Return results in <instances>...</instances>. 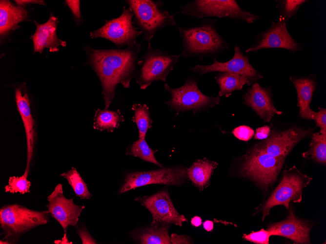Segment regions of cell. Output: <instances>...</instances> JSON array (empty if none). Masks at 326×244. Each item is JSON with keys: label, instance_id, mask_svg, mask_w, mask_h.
Instances as JSON below:
<instances>
[{"label": "cell", "instance_id": "cell-42", "mask_svg": "<svg viewBox=\"0 0 326 244\" xmlns=\"http://www.w3.org/2000/svg\"><path fill=\"white\" fill-rule=\"evenodd\" d=\"M191 223L192 225L198 227L202 224V220L200 217L195 216L191 219Z\"/></svg>", "mask_w": 326, "mask_h": 244}, {"label": "cell", "instance_id": "cell-18", "mask_svg": "<svg viewBox=\"0 0 326 244\" xmlns=\"http://www.w3.org/2000/svg\"><path fill=\"white\" fill-rule=\"evenodd\" d=\"M311 227L304 221L297 217L290 209L284 220L270 224L267 230L271 236H281L288 238L296 244H310Z\"/></svg>", "mask_w": 326, "mask_h": 244}, {"label": "cell", "instance_id": "cell-3", "mask_svg": "<svg viewBox=\"0 0 326 244\" xmlns=\"http://www.w3.org/2000/svg\"><path fill=\"white\" fill-rule=\"evenodd\" d=\"M48 210L36 211L18 204L5 205L0 209V225L4 237L0 244H15L24 234L49 222Z\"/></svg>", "mask_w": 326, "mask_h": 244}, {"label": "cell", "instance_id": "cell-39", "mask_svg": "<svg viewBox=\"0 0 326 244\" xmlns=\"http://www.w3.org/2000/svg\"><path fill=\"white\" fill-rule=\"evenodd\" d=\"M170 242L171 244H191L190 239L184 235H178L173 233L170 237Z\"/></svg>", "mask_w": 326, "mask_h": 244}, {"label": "cell", "instance_id": "cell-26", "mask_svg": "<svg viewBox=\"0 0 326 244\" xmlns=\"http://www.w3.org/2000/svg\"><path fill=\"white\" fill-rule=\"evenodd\" d=\"M124 121L119 110L110 111L98 109L94 116V129L100 131H112Z\"/></svg>", "mask_w": 326, "mask_h": 244}, {"label": "cell", "instance_id": "cell-43", "mask_svg": "<svg viewBox=\"0 0 326 244\" xmlns=\"http://www.w3.org/2000/svg\"><path fill=\"white\" fill-rule=\"evenodd\" d=\"M55 243L57 242L56 244H72V242H69L66 236V233L65 232L64 237L62 238L61 241H57L56 242H55Z\"/></svg>", "mask_w": 326, "mask_h": 244}, {"label": "cell", "instance_id": "cell-1", "mask_svg": "<svg viewBox=\"0 0 326 244\" xmlns=\"http://www.w3.org/2000/svg\"><path fill=\"white\" fill-rule=\"evenodd\" d=\"M142 41L124 49H96L84 47L88 63L98 75L102 86L105 109H108L117 85L128 88L137 72Z\"/></svg>", "mask_w": 326, "mask_h": 244}, {"label": "cell", "instance_id": "cell-33", "mask_svg": "<svg viewBox=\"0 0 326 244\" xmlns=\"http://www.w3.org/2000/svg\"><path fill=\"white\" fill-rule=\"evenodd\" d=\"M270 236L267 229L263 228L257 231H252L248 234H244L243 238L257 244H268Z\"/></svg>", "mask_w": 326, "mask_h": 244}, {"label": "cell", "instance_id": "cell-35", "mask_svg": "<svg viewBox=\"0 0 326 244\" xmlns=\"http://www.w3.org/2000/svg\"><path fill=\"white\" fill-rule=\"evenodd\" d=\"M316 126L320 128V132L326 134V109L318 107V111L316 112L314 118Z\"/></svg>", "mask_w": 326, "mask_h": 244}, {"label": "cell", "instance_id": "cell-8", "mask_svg": "<svg viewBox=\"0 0 326 244\" xmlns=\"http://www.w3.org/2000/svg\"><path fill=\"white\" fill-rule=\"evenodd\" d=\"M164 88L169 93L170 98L164 103L177 113L192 111L195 113L206 111L220 103L221 97L204 94L199 89L197 81L191 77L180 87L173 88L165 83Z\"/></svg>", "mask_w": 326, "mask_h": 244}, {"label": "cell", "instance_id": "cell-4", "mask_svg": "<svg viewBox=\"0 0 326 244\" xmlns=\"http://www.w3.org/2000/svg\"><path fill=\"white\" fill-rule=\"evenodd\" d=\"M133 13V22L143 40L150 42L154 35L166 26H176L173 15L163 8L164 3L154 0H126Z\"/></svg>", "mask_w": 326, "mask_h": 244}, {"label": "cell", "instance_id": "cell-34", "mask_svg": "<svg viewBox=\"0 0 326 244\" xmlns=\"http://www.w3.org/2000/svg\"><path fill=\"white\" fill-rule=\"evenodd\" d=\"M232 133L238 139L247 141L251 139L254 134V131L246 125H242L235 128Z\"/></svg>", "mask_w": 326, "mask_h": 244}, {"label": "cell", "instance_id": "cell-5", "mask_svg": "<svg viewBox=\"0 0 326 244\" xmlns=\"http://www.w3.org/2000/svg\"><path fill=\"white\" fill-rule=\"evenodd\" d=\"M244 158L239 174L251 178L267 189L276 180L285 157L272 156L254 146Z\"/></svg>", "mask_w": 326, "mask_h": 244}, {"label": "cell", "instance_id": "cell-32", "mask_svg": "<svg viewBox=\"0 0 326 244\" xmlns=\"http://www.w3.org/2000/svg\"><path fill=\"white\" fill-rule=\"evenodd\" d=\"M24 174L20 176L9 178L8 184L5 187V192L11 193H20L23 194L30 192L31 182Z\"/></svg>", "mask_w": 326, "mask_h": 244}, {"label": "cell", "instance_id": "cell-11", "mask_svg": "<svg viewBox=\"0 0 326 244\" xmlns=\"http://www.w3.org/2000/svg\"><path fill=\"white\" fill-rule=\"evenodd\" d=\"M186 175L187 169L182 167L133 172L126 176L120 192L150 184L179 185L183 182Z\"/></svg>", "mask_w": 326, "mask_h": 244}, {"label": "cell", "instance_id": "cell-22", "mask_svg": "<svg viewBox=\"0 0 326 244\" xmlns=\"http://www.w3.org/2000/svg\"><path fill=\"white\" fill-rule=\"evenodd\" d=\"M28 13L23 6L14 5L9 0L0 1V34H6L19 23L26 20Z\"/></svg>", "mask_w": 326, "mask_h": 244}, {"label": "cell", "instance_id": "cell-40", "mask_svg": "<svg viewBox=\"0 0 326 244\" xmlns=\"http://www.w3.org/2000/svg\"><path fill=\"white\" fill-rule=\"evenodd\" d=\"M15 1L17 3V5L21 6H23L24 5H25L26 4H29V3H37L42 5L45 4L43 0H15Z\"/></svg>", "mask_w": 326, "mask_h": 244}, {"label": "cell", "instance_id": "cell-29", "mask_svg": "<svg viewBox=\"0 0 326 244\" xmlns=\"http://www.w3.org/2000/svg\"><path fill=\"white\" fill-rule=\"evenodd\" d=\"M61 175L66 179L76 195L80 198L89 199L92 196L88 189L87 184L76 168L72 167L71 169Z\"/></svg>", "mask_w": 326, "mask_h": 244}, {"label": "cell", "instance_id": "cell-20", "mask_svg": "<svg viewBox=\"0 0 326 244\" xmlns=\"http://www.w3.org/2000/svg\"><path fill=\"white\" fill-rule=\"evenodd\" d=\"M289 80L297 92V107L299 108V116L304 119L314 120L316 112L310 108V104L317 86L315 75L301 77L291 76Z\"/></svg>", "mask_w": 326, "mask_h": 244}, {"label": "cell", "instance_id": "cell-27", "mask_svg": "<svg viewBox=\"0 0 326 244\" xmlns=\"http://www.w3.org/2000/svg\"><path fill=\"white\" fill-rule=\"evenodd\" d=\"M309 146V150L303 153V157L326 164V134L320 132L313 133Z\"/></svg>", "mask_w": 326, "mask_h": 244}, {"label": "cell", "instance_id": "cell-24", "mask_svg": "<svg viewBox=\"0 0 326 244\" xmlns=\"http://www.w3.org/2000/svg\"><path fill=\"white\" fill-rule=\"evenodd\" d=\"M218 163L204 158L198 160L188 169L187 175L200 189L208 185L211 176Z\"/></svg>", "mask_w": 326, "mask_h": 244}, {"label": "cell", "instance_id": "cell-17", "mask_svg": "<svg viewBox=\"0 0 326 244\" xmlns=\"http://www.w3.org/2000/svg\"><path fill=\"white\" fill-rule=\"evenodd\" d=\"M243 103L250 107L265 122H269L274 114L281 115L273 103L270 88L255 83L243 95Z\"/></svg>", "mask_w": 326, "mask_h": 244}, {"label": "cell", "instance_id": "cell-21", "mask_svg": "<svg viewBox=\"0 0 326 244\" xmlns=\"http://www.w3.org/2000/svg\"><path fill=\"white\" fill-rule=\"evenodd\" d=\"M15 98L18 110L21 117L25 131L27 143V162L24 174L27 176L29 172L30 165L34 152V122L31 113L30 101L27 94L22 93L20 89L17 88L15 90Z\"/></svg>", "mask_w": 326, "mask_h": 244}, {"label": "cell", "instance_id": "cell-28", "mask_svg": "<svg viewBox=\"0 0 326 244\" xmlns=\"http://www.w3.org/2000/svg\"><path fill=\"white\" fill-rule=\"evenodd\" d=\"M132 110L134 113L132 121L138 127L139 138L144 139L147 131L152 127V121L150 117L149 107L145 104H134Z\"/></svg>", "mask_w": 326, "mask_h": 244}, {"label": "cell", "instance_id": "cell-7", "mask_svg": "<svg viewBox=\"0 0 326 244\" xmlns=\"http://www.w3.org/2000/svg\"><path fill=\"white\" fill-rule=\"evenodd\" d=\"M179 13L202 19L228 18L253 23L258 15L242 9L235 0H194L181 7Z\"/></svg>", "mask_w": 326, "mask_h": 244}, {"label": "cell", "instance_id": "cell-12", "mask_svg": "<svg viewBox=\"0 0 326 244\" xmlns=\"http://www.w3.org/2000/svg\"><path fill=\"white\" fill-rule=\"evenodd\" d=\"M268 48H282L292 53L303 51V46L289 33L286 22L278 19L272 21L266 30L257 35L254 43L245 50L246 53L254 52Z\"/></svg>", "mask_w": 326, "mask_h": 244}, {"label": "cell", "instance_id": "cell-16", "mask_svg": "<svg viewBox=\"0 0 326 244\" xmlns=\"http://www.w3.org/2000/svg\"><path fill=\"white\" fill-rule=\"evenodd\" d=\"M311 131L310 129L293 127L279 132H272L268 138L255 146L272 156L286 157L294 147Z\"/></svg>", "mask_w": 326, "mask_h": 244}, {"label": "cell", "instance_id": "cell-31", "mask_svg": "<svg viewBox=\"0 0 326 244\" xmlns=\"http://www.w3.org/2000/svg\"><path fill=\"white\" fill-rule=\"evenodd\" d=\"M276 8L279 10V19L286 22L291 17L296 15L300 7L306 0H277Z\"/></svg>", "mask_w": 326, "mask_h": 244}, {"label": "cell", "instance_id": "cell-30", "mask_svg": "<svg viewBox=\"0 0 326 244\" xmlns=\"http://www.w3.org/2000/svg\"><path fill=\"white\" fill-rule=\"evenodd\" d=\"M157 150L151 149L145 139H139L134 142L127 150L126 154L139 157L145 161L149 162L160 167L162 166L157 161L154 156Z\"/></svg>", "mask_w": 326, "mask_h": 244}, {"label": "cell", "instance_id": "cell-37", "mask_svg": "<svg viewBox=\"0 0 326 244\" xmlns=\"http://www.w3.org/2000/svg\"><path fill=\"white\" fill-rule=\"evenodd\" d=\"M76 231L82 240V244H97L83 225L77 229Z\"/></svg>", "mask_w": 326, "mask_h": 244}, {"label": "cell", "instance_id": "cell-15", "mask_svg": "<svg viewBox=\"0 0 326 244\" xmlns=\"http://www.w3.org/2000/svg\"><path fill=\"white\" fill-rule=\"evenodd\" d=\"M135 200L145 206L151 213L153 220L151 224H174L182 226L187 220L180 214L175 208L168 192L160 191L154 195L138 197Z\"/></svg>", "mask_w": 326, "mask_h": 244}, {"label": "cell", "instance_id": "cell-14", "mask_svg": "<svg viewBox=\"0 0 326 244\" xmlns=\"http://www.w3.org/2000/svg\"><path fill=\"white\" fill-rule=\"evenodd\" d=\"M46 205L49 213L61 225L65 232L70 226L76 225L85 206L73 202V199H67L63 195L62 185H56L47 196Z\"/></svg>", "mask_w": 326, "mask_h": 244}, {"label": "cell", "instance_id": "cell-10", "mask_svg": "<svg viewBox=\"0 0 326 244\" xmlns=\"http://www.w3.org/2000/svg\"><path fill=\"white\" fill-rule=\"evenodd\" d=\"M133 19L131 9L123 6L119 17L107 20L102 27L90 32V36L92 38L107 39L120 47L134 45L141 33L134 25Z\"/></svg>", "mask_w": 326, "mask_h": 244}, {"label": "cell", "instance_id": "cell-23", "mask_svg": "<svg viewBox=\"0 0 326 244\" xmlns=\"http://www.w3.org/2000/svg\"><path fill=\"white\" fill-rule=\"evenodd\" d=\"M153 227L132 232V237L143 244H170L168 225L154 224Z\"/></svg>", "mask_w": 326, "mask_h": 244}, {"label": "cell", "instance_id": "cell-41", "mask_svg": "<svg viewBox=\"0 0 326 244\" xmlns=\"http://www.w3.org/2000/svg\"><path fill=\"white\" fill-rule=\"evenodd\" d=\"M204 228L207 231H211L213 229L214 224L211 221L207 220L203 223Z\"/></svg>", "mask_w": 326, "mask_h": 244}, {"label": "cell", "instance_id": "cell-25", "mask_svg": "<svg viewBox=\"0 0 326 244\" xmlns=\"http://www.w3.org/2000/svg\"><path fill=\"white\" fill-rule=\"evenodd\" d=\"M215 79L220 87L218 96L228 97L236 90H241L244 85L251 84L250 80L243 75L228 72H219Z\"/></svg>", "mask_w": 326, "mask_h": 244}, {"label": "cell", "instance_id": "cell-19", "mask_svg": "<svg viewBox=\"0 0 326 244\" xmlns=\"http://www.w3.org/2000/svg\"><path fill=\"white\" fill-rule=\"evenodd\" d=\"M58 19L51 16L44 23L39 24L36 20V30L31 38L34 44V53H41L44 48L51 52H57L59 46H65L66 42L59 38L56 34Z\"/></svg>", "mask_w": 326, "mask_h": 244}, {"label": "cell", "instance_id": "cell-36", "mask_svg": "<svg viewBox=\"0 0 326 244\" xmlns=\"http://www.w3.org/2000/svg\"><path fill=\"white\" fill-rule=\"evenodd\" d=\"M65 1L72 11L74 17L78 22H82V19L80 11V0H66Z\"/></svg>", "mask_w": 326, "mask_h": 244}, {"label": "cell", "instance_id": "cell-9", "mask_svg": "<svg viewBox=\"0 0 326 244\" xmlns=\"http://www.w3.org/2000/svg\"><path fill=\"white\" fill-rule=\"evenodd\" d=\"M312 179V177L302 174L295 166L288 170L285 169L283 172L281 182L261 208L262 221L269 215L270 209L275 206L283 205L288 209L290 202L300 203L302 199L303 188Z\"/></svg>", "mask_w": 326, "mask_h": 244}, {"label": "cell", "instance_id": "cell-2", "mask_svg": "<svg viewBox=\"0 0 326 244\" xmlns=\"http://www.w3.org/2000/svg\"><path fill=\"white\" fill-rule=\"evenodd\" d=\"M216 20L208 19L198 25L178 27L183 48L180 56L214 59L221 52L227 49L228 43L216 28Z\"/></svg>", "mask_w": 326, "mask_h": 244}, {"label": "cell", "instance_id": "cell-6", "mask_svg": "<svg viewBox=\"0 0 326 244\" xmlns=\"http://www.w3.org/2000/svg\"><path fill=\"white\" fill-rule=\"evenodd\" d=\"M180 56L171 55L164 50L153 49L150 42H148L146 51L137 62L139 68L136 81L140 88L144 90L155 81L165 82L166 77L173 70Z\"/></svg>", "mask_w": 326, "mask_h": 244}, {"label": "cell", "instance_id": "cell-13", "mask_svg": "<svg viewBox=\"0 0 326 244\" xmlns=\"http://www.w3.org/2000/svg\"><path fill=\"white\" fill-rule=\"evenodd\" d=\"M190 69L194 73L204 75L213 72H224L238 74L246 76L251 84L264 78L260 72L256 70L250 64L249 56H245L237 45L234 47L233 57L227 61L222 62L214 59L209 65L197 64Z\"/></svg>", "mask_w": 326, "mask_h": 244}, {"label": "cell", "instance_id": "cell-38", "mask_svg": "<svg viewBox=\"0 0 326 244\" xmlns=\"http://www.w3.org/2000/svg\"><path fill=\"white\" fill-rule=\"evenodd\" d=\"M271 132L270 127L267 125L259 127L256 130L254 138L261 140L267 138Z\"/></svg>", "mask_w": 326, "mask_h": 244}]
</instances>
